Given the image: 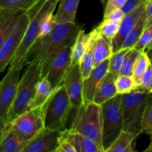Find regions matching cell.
Listing matches in <instances>:
<instances>
[{
    "mask_svg": "<svg viewBox=\"0 0 152 152\" xmlns=\"http://www.w3.org/2000/svg\"><path fill=\"white\" fill-rule=\"evenodd\" d=\"M140 53V52L137 50L135 48H131L128 50L127 53L125 56L124 61H123V67H122L120 74L132 76L134 66L135 62H136Z\"/></svg>",
    "mask_w": 152,
    "mask_h": 152,
    "instance_id": "obj_32",
    "label": "cell"
},
{
    "mask_svg": "<svg viewBox=\"0 0 152 152\" xmlns=\"http://www.w3.org/2000/svg\"><path fill=\"white\" fill-rule=\"evenodd\" d=\"M77 111V115L71 128V130L91 139L104 150L102 105L91 102Z\"/></svg>",
    "mask_w": 152,
    "mask_h": 152,
    "instance_id": "obj_5",
    "label": "cell"
},
{
    "mask_svg": "<svg viewBox=\"0 0 152 152\" xmlns=\"http://www.w3.org/2000/svg\"><path fill=\"white\" fill-rule=\"evenodd\" d=\"M115 83L117 94H126L140 88L135 83L133 76L120 74L116 79Z\"/></svg>",
    "mask_w": 152,
    "mask_h": 152,
    "instance_id": "obj_29",
    "label": "cell"
},
{
    "mask_svg": "<svg viewBox=\"0 0 152 152\" xmlns=\"http://www.w3.org/2000/svg\"><path fill=\"white\" fill-rule=\"evenodd\" d=\"M120 21H114L111 19H103L102 22L96 27L98 31L107 39L112 41L118 34L120 26Z\"/></svg>",
    "mask_w": 152,
    "mask_h": 152,
    "instance_id": "obj_30",
    "label": "cell"
},
{
    "mask_svg": "<svg viewBox=\"0 0 152 152\" xmlns=\"http://www.w3.org/2000/svg\"><path fill=\"white\" fill-rule=\"evenodd\" d=\"M134 48L140 52L145 51L146 50L151 51L152 49V22L145 27Z\"/></svg>",
    "mask_w": 152,
    "mask_h": 152,
    "instance_id": "obj_33",
    "label": "cell"
},
{
    "mask_svg": "<svg viewBox=\"0 0 152 152\" xmlns=\"http://www.w3.org/2000/svg\"><path fill=\"white\" fill-rule=\"evenodd\" d=\"M145 27L152 22V0H148L145 10Z\"/></svg>",
    "mask_w": 152,
    "mask_h": 152,
    "instance_id": "obj_41",
    "label": "cell"
},
{
    "mask_svg": "<svg viewBox=\"0 0 152 152\" xmlns=\"http://www.w3.org/2000/svg\"><path fill=\"white\" fill-rule=\"evenodd\" d=\"M95 32H96V28H94L88 34H86L83 28L79 31L78 35L72 45V52H71L72 64L80 65L82 59L84 57L90 45L91 42L94 36Z\"/></svg>",
    "mask_w": 152,
    "mask_h": 152,
    "instance_id": "obj_18",
    "label": "cell"
},
{
    "mask_svg": "<svg viewBox=\"0 0 152 152\" xmlns=\"http://www.w3.org/2000/svg\"><path fill=\"white\" fill-rule=\"evenodd\" d=\"M1 130L0 135V151L23 152L28 142L22 140L10 129L4 126Z\"/></svg>",
    "mask_w": 152,
    "mask_h": 152,
    "instance_id": "obj_19",
    "label": "cell"
},
{
    "mask_svg": "<svg viewBox=\"0 0 152 152\" xmlns=\"http://www.w3.org/2000/svg\"><path fill=\"white\" fill-rule=\"evenodd\" d=\"M72 108L66 89L62 85L54 91L43 107L45 128L57 131L66 129L67 121Z\"/></svg>",
    "mask_w": 152,
    "mask_h": 152,
    "instance_id": "obj_6",
    "label": "cell"
},
{
    "mask_svg": "<svg viewBox=\"0 0 152 152\" xmlns=\"http://www.w3.org/2000/svg\"><path fill=\"white\" fill-rule=\"evenodd\" d=\"M22 70H7L0 83V124L5 123L6 117L16 97Z\"/></svg>",
    "mask_w": 152,
    "mask_h": 152,
    "instance_id": "obj_10",
    "label": "cell"
},
{
    "mask_svg": "<svg viewBox=\"0 0 152 152\" xmlns=\"http://www.w3.org/2000/svg\"><path fill=\"white\" fill-rule=\"evenodd\" d=\"M150 65H151V58L148 56V53L146 51L140 52L135 62L133 74H132L135 83L139 88L140 86L141 78Z\"/></svg>",
    "mask_w": 152,
    "mask_h": 152,
    "instance_id": "obj_26",
    "label": "cell"
},
{
    "mask_svg": "<svg viewBox=\"0 0 152 152\" xmlns=\"http://www.w3.org/2000/svg\"><path fill=\"white\" fill-rule=\"evenodd\" d=\"M144 1H145V0H129L122 10H123V13L125 14H126V13H129L132 10H133L134 8H136L137 7H138Z\"/></svg>",
    "mask_w": 152,
    "mask_h": 152,
    "instance_id": "obj_39",
    "label": "cell"
},
{
    "mask_svg": "<svg viewBox=\"0 0 152 152\" xmlns=\"http://www.w3.org/2000/svg\"><path fill=\"white\" fill-rule=\"evenodd\" d=\"M59 1L60 0H39L35 5L28 10L31 20L28 29L22 44L9 65L8 70H22L25 68L27 53L39 37L40 28L43 19L48 13L54 12Z\"/></svg>",
    "mask_w": 152,
    "mask_h": 152,
    "instance_id": "obj_2",
    "label": "cell"
},
{
    "mask_svg": "<svg viewBox=\"0 0 152 152\" xmlns=\"http://www.w3.org/2000/svg\"><path fill=\"white\" fill-rule=\"evenodd\" d=\"M143 132L149 135L152 132V99L147 108L143 119Z\"/></svg>",
    "mask_w": 152,
    "mask_h": 152,
    "instance_id": "obj_38",
    "label": "cell"
},
{
    "mask_svg": "<svg viewBox=\"0 0 152 152\" xmlns=\"http://www.w3.org/2000/svg\"><path fill=\"white\" fill-rule=\"evenodd\" d=\"M122 97L123 94H118L102 105L103 113L102 143L105 152L123 130Z\"/></svg>",
    "mask_w": 152,
    "mask_h": 152,
    "instance_id": "obj_7",
    "label": "cell"
},
{
    "mask_svg": "<svg viewBox=\"0 0 152 152\" xmlns=\"http://www.w3.org/2000/svg\"><path fill=\"white\" fill-rule=\"evenodd\" d=\"M63 86L66 89L73 108L80 109L83 107V79L79 64H72L64 80Z\"/></svg>",
    "mask_w": 152,
    "mask_h": 152,
    "instance_id": "obj_12",
    "label": "cell"
},
{
    "mask_svg": "<svg viewBox=\"0 0 152 152\" xmlns=\"http://www.w3.org/2000/svg\"><path fill=\"white\" fill-rule=\"evenodd\" d=\"M145 28V12L141 16L138 22L134 27L133 29L129 32L123 42L121 49H131L134 48L137 42L139 41L142 32Z\"/></svg>",
    "mask_w": 152,
    "mask_h": 152,
    "instance_id": "obj_25",
    "label": "cell"
},
{
    "mask_svg": "<svg viewBox=\"0 0 152 152\" xmlns=\"http://www.w3.org/2000/svg\"><path fill=\"white\" fill-rule=\"evenodd\" d=\"M25 12L24 10L0 11V47L16 28Z\"/></svg>",
    "mask_w": 152,
    "mask_h": 152,
    "instance_id": "obj_16",
    "label": "cell"
},
{
    "mask_svg": "<svg viewBox=\"0 0 152 152\" xmlns=\"http://www.w3.org/2000/svg\"><path fill=\"white\" fill-rule=\"evenodd\" d=\"M151 50H152V49H151Z\"/></svg>",
    "mask_w": 152,
    "mask_h": 152,
    "instance_id": "obj_44",
    "label": "cell"
},
{
    "mask_svg": "<svg viewBox=\"0 0 152 152\" xmlns=\"http://www.w3.org/2000/svg\"><path fill=\"white\" fill-rule=\"evenodd\" d=\"M129 0H107L104 10V16L105 17L111 11L116 9H123Z\"/></svg>",
    "mask_w": 152,
    "mask_h": 152,
    "instance_id": "obj_37",
    "label": "cell"
},
{
    "mask_svg": "<svg viewBox=\"0 0 152 152\" xmlns=\"http://www.w3.org/2000/svg\"><path fill=\"white\" fill-rule=\"evenodd\" d=\"M71 52L72 45L65 48L56 55L48 68L45 77L50 81L54 90L63 85L65 76L72 65Z\"/></svg>",
    "mask_w": 152,
    "mask_h": 152,
    "instance_id": "obj_11",
    "label": "cell"
},
{
    "mask_svg": "<svg viewBox=\"0 0 152 152\" xmlns=\"http://www.w3.org/2000/svg\"><path fill=\"white\" fill-rule=\"evenodd\" d=\"M54 91L50 81L46 77H42L37 86L35 95L30 105V110L44 107Z\"/></svg>",
    "mask_w": 152,
    "mask_h": 152,
    "instance_id": "obj_23",
    "label": "cell"
},
{
    "mask_svg": "<svg viewBox=\"0 0 152 152\" xmlns=\"http://www.w3.org/2000/svg\"><path fill=\"white\" fill-rule=\"evenodd\" d=\"M125 13H123L122 9H116V10L111 11L109 14L107 15L105 17H103V19H111L114 21H120L121 22L123 18L124 17Z\"/></svg>",
    "mask_w": 152,
    "mask_h": 152,
    "instance_id": "obj_40",
    "label": "cell"
},
{
    "mask_svg": "<svg viewBox=\"0 0 152 152\" xmlns=\"http://www.w3.org/2000/svg\"><path fill=\"white\" fill-rule=\"evenodd\" d=\"M77 152H104V150L96 142L90 138L77 132H73L71 129L64 130Z\"/></svg>",
    "mask_w": 152,
    "mask_h": 152,
    "instance_id": "obj_22",
    "label": "cell"
},
{
    "mask_svg": "<svg viewBox=\"0 0 152 152\" xmlns=\"http://www.w3.org/2000/svg\"><path fill=\"white\" fill-rule=\"evenodd\" d=\"M140 88L152 94V66L149 65L141 78Z\"/></svg>",
    "mask_w": 152,
    "mask_h": 152,
    "instance_id": "obj_36",
    "label": "cell"
},
{
    "mask_svg": "<svg viewBox=\"0 0 152 152\" xmlns=\"http://www.w3.org/2000/svg\"><path fill=\"white\" fill-rule=\"evenodd\" d=\"M110 59L94 67L88 77L83 81V106L93 102L98 86L109 71Z\"/></svg>",
    "mask_w": 152,
    "mask_h": 152,
    "instance_id": "obj_14",
    "label": "cell"
},
{
    "mask_svg": "<svg viewBox=\"0 0 152 152\" xmlns=\"http://www.w3.org/2000/svg\"><path fill=\"white\" fill-rule=\"evenodd\" d=\"M152 94L138 88L131 93L123 94L122 114L123 130L139 136L143 132L144 116L151 100Z\"/></svg>",
    "mask_w": 152,
    "mask_h": 152,
    "instance_id": "obj_3",
    "label": "cell"
},
{
    "mask_svg": "<svg viewBox=\"0 0 152 152\" xmlns=\"http://www.w3.org/2000/svg\"><path fill=\"white\" fill-rule=\"evenodd\" d=\"M151 66H152V56H151Z\"/></svg>",
    "mask_w": 152,
    "mask_h": 152,
    "instance_id": "obj_43",
    "label": "cell"
},
{
    "mask_svg": "<svg viewBox=\"0 0 152 152\" xmlns=\"http://www.w3.org/2000/svg\"><path fill=\"white\" fill-rule=\"evenodd\" d=\"M113 54L112 41L102 35L96 28L94 47V67L110 59Z\"/></svg>",
    "mask_w": 152,
    "mask_h": 152,
    "instance_id": "obj_17",
    "label": "cell"
},
{
    "mask_svg": "<svg viewBox=\"0 0 152 152\" xmlns=\"http://www.w3.org/2000/svg\"><path fill=\"white\" fill-rule=\"evenodd\" d=\"M39 0H0V11H28Z\"/></svg>",
    "mask_w": 152,
    "mask_h": 152,
    "instance_id": "obj_27",
    "label": "cell"
},
{
    "mask_svg": "<svg viewBox=\"0 0 152 152\" xmlns=\"http://www.w3.org/2000/svg\"><path fill=\"white\" fill-rule=\"evenodd\" d=\"M62 132L45 128L28 142L23 152H56Z\"/></svg>",
    "mask_w": 152,
    "mask_h": 152,
    "instance_id": "obj_13",
    "label": "cell"
},
{
    "mask_svg": "<svg viewBox=\"0 0 152 152\" xmlns=\"http://www.w3.org/2000/svg\"><path fill=\"white\" fill-rule=\"evenodd\" d=\"M149 136H150V137H151V141H150V143H149V145H148V147H147V148L144 150V151H145V152H151L152 151V132H151V133L149 134Z\"/></svg>",
    "mask_w": 152,
    "mask_h": 152,
    "instance_id": "obj_42",
    "label": "cell"
},
{
    "mask_svg": "<svg viewBox=\"0 0 152 152\" xmlns=\"http://www.w3.org/2000/svg\"><path fill=\"white\" fill-rule=\"evenodd\" d=\"M55 24L56 23L54 22V13H53V12H51V13L46 15L41 23L39 39L45 37L48 34H50Z\"/></svg>",
    "mask_w": 152,
    "mask_h": 152,
    "instance_id": "obj_34",
    "label": "cell"
},
{
    "mask_svg": "<svg viewBox=\"0 0 152 152\" xmlns=\"http://www.w3.org/2000/svg\"><path fill=\"white\" fill-rule=\"evenodd\" d=\"M42 78L41 70L38 66L35 65L25 66V71L21 76L16 97L6 117L4 125L10 123L19 115L29 111L30 105L35 95L37 86Z\"/></svg>",
    "mask_w": 152,
    "mask_h": 152,
    "instance_id": "obj_4",
    "label": "cell"
},
{
    "mask_svg": "<svg viewBox=\"0 0 152 152\" xmlns=\"http://www.w3.org/2000/svg\"><path fill=\"white\" fill-rule=\"evenodd\" d=\"M137 136L133 133L123 130L117 139L106 150V152H133L134 149V141Z\"/></svg>",
    "mask_w": 152,
    "mask_h": 152,
    "instance_id": "obj_24",
    "label": "cell"
},
{
    "mask_svg": "<svg viewBox=\"0 0 152 152\" xmlns=\"http://www.w3.org/2000/svg\"><path fill=\"white\" fill-rule=\"evenodd\" d=\"M129 49H120L118 51L114 53L111 58L109 62V71L111 74L116 77V79L120 75L122 67L125 56Z\"/></svg>",
    "mask_w": 152,
    "mask_h": 152,
    "instance_id": "obj_31",
    "label": "cell"
},
{
    "mask_svg": "<svg viewBox=\"0 0 152 152\" xmlns=\"http://www.w3.org/2000/svg\"><path fill=\"white\" fill-rule=\"evenodd\" d=\"M82 28V25L77 22L55 24L50 34L38 39L28 50L25 66L37 65L41 70L42 77H45L53 59L65 48L73 45Z\"/></svg>",
    "mask_w": 152,
    "mask_h": 152,
    "instance_id": "obj_1",
    "label": "cell"
},
{
    "mask_svg": "<svg viewBox=\"0 0 152 152\" xmlns=\"http://www.w3.org/2000/svg\"><path fill=\"white\" fill-rule=\"evenodd\" d=\"M80 0H60L57 10L54 13L55 23L76 22L77 9Z\"/></svg>",
    "mask_w": 152,
    "mask_h": 152,
    "instance_id": "obj_21",
    "label": "cell"
},
{
    "mask_svg": "<svg viewBox=\"0 0 152 152\" xmlns=\"http://www.w3.org/2000/svg\"><path fill=\"white\" fill-rule=\"evenodd\" d=\"M31 20V16L28 11L21 17L16 28L5 39L0 47V71L3 72L9 67L12 59L21 45L25 34Z\"/></svg>",
    "mask_w": 152,
    "mask_h": 152,
    "instance_id": "obj_9",
    "label": "cell"
},
{
    "mask_svg": "<svg viewBox=\"0 0 152 152\" xmlns=\"http://www.w3.org/2000/svg\"><path fill=\"white\" fill-rule=\"evenodd\" d=\"M115 81L116 77L108 72L98 86L93 102L99 105H103L107 101L118 94Z\"/></svg>",
    "mask_w": 152,
    "mask_h": 152,
    "instance_id": "obj_20",
    "label": "cell"
},
{
    "mask_svg": "<svg viewBox=\"0 0 152 152\" xmlns=\"http://www.w3.org/2000/svg\"><path fill=\"white\" fill-rule=\"evenodd\" d=\"M4 126L10 129L22 140L29 142L45 128L43 107L29 110L3 127Z\"/></svg>",
    "mask_w": 152,
    "mask_h": 152,
    "instance_id": "obj_8",
    "label": "cell"
},
{
    "mask_svg": "<svg viewBox=\"0 0 152 152\" xmlns=\"http://www.w3.org/2000/svg\"><path fill=\"white\" fill-rule=\"evenodd\" d=\"M148 0L144 1L142 4L134 9L129 13L125 14L124 17L120 22V29L115 38L112 40V45L114 53L121 49L126 37L138 22L140 18L144 13Z\"/></svg>",
    "mask_w": 152,
    "mask_h": 152,
    "instance_id": "obj_15",
    "label": "cell"
},
{
    "mask_svg": "<svg viewBox=\"0 0 152 152\" xmlns=\"http://www.w3.org/2000/svg\"><path fill=\"white\" fill-rule=\"evenodd\" d=\"M56 152H77L75 147L65 135L64 130L62 132L61 136L59 137V143Z\"/></svg>",
    "mask_w": 152,
    "mask_h": 152,
    "instance_id": "obj_35",
    "label": "cell"
},
{
    "mask_svg": "<svg viewBox=\"0 0 152 152\" xmlns=\"http://www.w3.org/2000/svg\"><path fill=\"white\" fill-rule=\"evenodd\" d=\"M96 32H95L94 36L93 39H92L91 44L89 45L87 51H86V54H85L84 57L83 58L80 63V70H81L82 76H83V81L87 78L91 74L94 68V41H95V35H96Z\"/></svg>",
    "mask_w": 152,
    "mask_h": 152,
    "instance_id": "obj_28",
    "label": "cell"
}]
</instances>
